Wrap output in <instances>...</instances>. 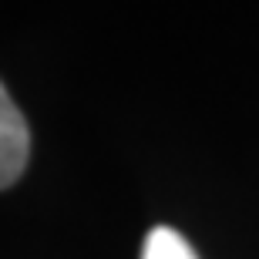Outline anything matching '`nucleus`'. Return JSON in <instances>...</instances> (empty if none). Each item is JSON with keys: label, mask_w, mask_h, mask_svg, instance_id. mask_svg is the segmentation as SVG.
I'll return each instance as SVG.
<instances>
[{"label": "nucleus", "mask_w": 259, "mask_h": 259, "mask_svg": "<svg viewBox=\"0 0 259 259\" xmlns=\"http://www.w3.org/2000/svg\"><path fill=\"white\" fill-rule=\"evenodd\" d=\"M30 158V128L14 105V98L0 84V189L14 185L24 175Z\"/></svg>", "instance_id": "1"}, {"label": "nucleus", "mask_w": 259, "mask_h": 259, "mask_svg": "<svg viewBox=\"0 0 259 259\" xmlns=\"http://www.w3.org/2000/svg\"><path fill=\"white\" fill-rule=\"evenodd\" d=\"M142 259H199V256H195V249L189 246V239L182 232L168 229V226H155L145 236Z\"/></svg>", "instance_id": "2"}]
</instances>
